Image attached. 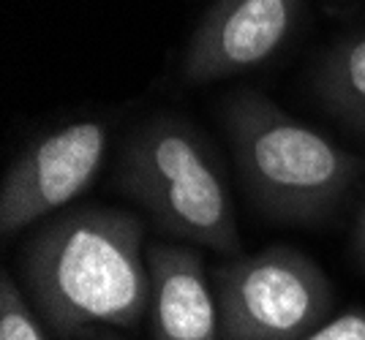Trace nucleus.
<instances>
[{"mask_svg":"<svg viewBox=\"0 0 365 340\" xmlns=\"http://www.w3.org/2000/svg\"><path fill=\"white\" fill-rule=\"evenodd\" d=\"M148 270L153 340H221L218 299L199 250L155 243L148 248Z\"/></svg>","mask_w":365,"mask_h":340,"instance_id":"7","label":"nucleus"},{"mask_svg":"<svg viewBox=\"0 0 365 340\" xmlns=\"http://www.w3.org/2000/svg\"><path fill=\"white\" fill-rule=\"evenodd\" d=\"M303 0H213L182 55V79L210 85L278 55L300 22Z\"/></svg>","mask_w":365,"mask_h":340,"instance_id":"6","label":"nucleus"},{"mask_svg":"<svg viewBox=\"0 0 365 340\" xmlns=\"http://www.w3.org/2000/svg\"><path fill=\"white\" fill-rule=\"evenodd\" d=\"M22 272L36 313L63 340L134 329L148 316L145 232L125 210L79 207L55 218L25 245Z\"/></svg>","mask_w":365,"mask_h":340,"instance_id":"1","label":"nucleus"},{"mask_svg":"<svg viewBox=\"0 0 365 340\" xmlns=\"http://www.w3.org/2000/svg\"><path fill=\"white\" fill-rule=\"evenodd\" d=\"M351 248H354V256L357 262L365 267V204L357 213V221H354V232H351Z\"/></svg>","mask_w":365,"mask_h":340,"instance_id":"11","label":"nucleus"},{"mask_svg":"<svg viewBox=\"0 0 365 340\" xmlns=\"http://www.w3.org/2000/svg\"><path fill=\"white\" fill-rule=\"evenodd\" d=\"M93 340H120L118 335H98V338H93Z\"/></svg>","mask_w":365,"mask_h":340,"instance_id":"12","label":"nucleus"},{"mask_svg":"<svg viewBox=\"0 0 365 340\" xmlns=\"http://www.w3.org/2000/svg\"><path fill=\"white\" fill-rule=\"evenodd\" d=\"M0 340H49L41 316L9 272H3L0 280Z\"/></svg>","mask_w":365,"mask_h":340,"instance_id":"9","label":"nucleus"},{"mask_svg":"<svg viewBox=\"0 0 365 340\" xmlns=\"http://www.w3.org/2000/svg\"><path fill=\"white\" fill-rule=\"evenodd\" d=\"M109 125L79 120L36 142L9 169L0 191V232L14 237L85 193L104 169Z\"/></svg>","mask_w":365,"mask_h":340,"instance_id":"5","label":"nucleus"},{"mask_svg":"<svg viewBox=\"0 0 365 340\" xmlns=\"http://www.w3.org/2000/svg\"><path fill=\"white\" fill-rule=\"evenodd\" d=\"M317 90L335 117L365 134V33L341 38L327 52Z\"/></svg>","mask_w":365,"mask_h":340,"instance_id":"8","label":"nucleus"},{"mask_svg":"<svg viewBox=\"0 0 365 340\" xmlns=\"http://www.w3.org/2000/svg\"><path fill=\"white\" fill-rule=\"evenodd\" d=\"M118 183L161 234L229 259L243 256L227 183L191 123L175 115L148 120L125 144Z\"/></svg>","mask_w":365,"mask_h":340,"instance_id":"3","label":"nucleus"},{"mask_svg":"<svg viewBox=\"0 0 365 340\" xmlns=\"http://www.w3.org/2000/svg\"><path fill=\"white\" fill-rule=\"evenodd\" d=\"M221 340H300L327 322L333 286L303 250L270 245L213 272Z\"/></svg>","mask_w":365,"mask_h":340,"instance_id":"4","label":"nucleus"},{"mask_svg":"<svg viewBox=\"0 0 365 340\" xmlns=\"http://www.w3.org/2000/svg\"><path fill=\"white\" fill-rule=\"evenodd\" d=\"M224 125L251 199L275 221L317 223L363 171L354 153L254 90L229 98Z\"/></svg>","mask_w":365,"mask_h":340,"instance_id":"2","label":"nucleus"},{"mask_svg":"<svg viewBox=\"0 0 365 340\" xmlns=\"http://www.w3.org/2000/svg\"><path fill=\"white\" fill-rule=\"evenodd\" d=\"M300 340H365V310H346Z\"/></svg>","mask_w":365,"mask_h":340,"instance_id":"10","label":"nucleus"}]
</instances>
